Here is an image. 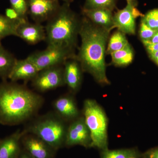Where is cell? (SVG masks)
I'll list each match as a JSON object with an SVG mask.
<instances>
[{"mask_svg":"<svg viewBox=\"0 0 158 158\" xmlns=\"http://www.w3.org/2000/svg\"><path fill=\"white\" fill-rule=\"evenodd\" d=\"M110 31L94 24L83 16L79 36L81 47L75 59L84 72L90 74L98 83L110 85L106 75V54Z\"/></svg>","mask_w":158,"mask_h":158,"instance_id":"obj_1","label":"cell"},{"mask_svg":"<svg viewBox=\"0 0 158 158\" xmlns=\"http://www.w3.org/2000/svg\"><path fill=\"white\" fill-rule=\"evenodd\" d=\"M44 98L24 85L4 81L0 84V123L16 125L34 118Z\"/></svg>","mask_w":158,"mask_h":158,"instance_id":"obj_2","label":"cell"},{"mask_svg":"<svg viewBox=\"0 0 158 158\" xmlns=\"http://www.w3.org/2000/svg\"><path fill=\"white\" fill-rule=\"evenodd\" d=\"M64 3L45 26V41L48 46L62 47L75 51L77 45L81 19Z\"/></svg>","mask_w":158,"mask_h":158,"instance_id":"obj_3","label":"cell"},{"mask_svg":"<svg viewBox=\"0 0 158 158\" xmlns=\"http://www.w3.org/2000/svg\"><path fill=\"white\" fill-rule=\"evenodd\" d=\"M67 123L55 112H49L34 117L23 130L39 137L57 151L65 146Z\"/></svg>","mask_w":158,"mask_h":158,"instance_id":"obj_4","label":"cell"},{"mask_svg":"<svg viewBox=\"0 0 158 158\" xmlns=\"http://www.w3.org/2000/svg\"><path fill=\"white\" fill-rule=\"evenodd\" d=\"M83 116L90 132L91 148L101 151L108 148V119L101 106L95 100H85Z\"/></svg>","mask_w":158,"mask_h":158,"instance_id":"obj_5","label":"cell"},{"mask_svg":"<svg viewBox=\"0 0 158 158\" xmlns=\"http://www.w3.org/2000/svg\"><path fill=\"white\" fill-rule=\"evenodd\" d=\"M75 51L70 49L47 46L45 49L35 52L27 58L33 62L38 70L64 65L69 59L76 58Z\"/></svg>","mask_w":158,"mask_h":158,"instance_id":"obj_6","label":"cell"},{"mask_svg":"<svg viewBox=\"0 0 158 158\" xmlns=\"http://www.w3.org/2000/svg\"><path fill=\"white\" fill-rule=\"evenodd\" d=\"M31 82L34 89L40 92H46L64 86L65 83L63 65L40 71Z\"/></svg>","mask_w":158,"mask_h":158,"instance_id":"obj_7","label":"cell"},{"mask_svg":"<svg viewBox=\"0 0 158 158\" xmlns=\"http://www.w3.org/2000/svg\"><path fill=\"white\" fill-rule=\"evenodd\" d=\"M69 123L66 132L65 146L80 145L87 148H91L90 132L84 116H81Z\"/></svg>","mask_w":158,"mask_h":158,"instance_id":"obj_8","label":"cell"},{"mask_svg":"<svg viewBox=\"0 0 158 158\" xmlns=\"http://www.w3.org/2000/svg\"><path fill=\"white\" fill-rule=\"evenodd\" d=\"M144 15L136 6L127 4L123 9L118 10L113 15L114 27L125 34L135 35L136 33V19Z\"/></svg>","mask_w":158,"mask_h":158,"instance_id":"obj_9","label":"cell"},{"mask_svg":"<svg viewBox=\"0 0 158 158\" xmlns=\"http://www.w3.org/2000/svg\"><path fill=\"white\" fill-rule=\"evenodd\" d=\"M28 14L34 22H47L55 14L61 5L57 0H27Z\"/></svg>","mask_w":158,"mask_h":158,"instance_id":"obj_10","label":"cell"},{"mask_svg":"<svg viewBox=\"0 0 158 158\" xmlns=\"http://www.w3.org/2000/svg\"><path fill=\"white\" fill-rule=\"evenodd\" d=\"M23 149L34 158H54L56 151L39 137L26 133L21 139Z\"/></svg>","mask_w":158,"mask_h":158,"instance_id":"obj_11","label":"cell"},{"mask_svg":"<svg viewBox=\"0 0 158 158\" xmlns=\"http://www.w3.org/2000/svg\"><path fill=\"white\" fill-rule=\"evenodd\" d=\"M73 95L71 93L64 94L53 102L54 112L67 123H70L81 116Z\"/></svg>","mask_w":158,"mask_h":158,"instance_id":"obj_12","label":"cell"},{"mask_svg":"<svg viewBox=\"0 0 158 158\" xmlns=\"http://www.w3.org/2000/svg\"><path fill=\"white\" fill-rule=\"evenodd\" d=\"M65 85L70 93L74 94L80 90L82 85L83 73L81 67L75 58L69 59L63 65Z\"/></svg>","mask_w":158,"mask_h":158,"instance_id":"obj_13","label":"cell"},{"mask_svg":"<svg viewBox=\"0 0 158 158\" xmlns=\"http://www.w3.org/2000/svg\"><path fill=\"white\" fill-rule=\"evenodd\" d=\"M17 37L31 45L45 41V27L41 23L28 21L20 24L17 30Z\"/></svg>","mask_w":158,"mask_h":158,"instance_id":"obj_14","label":"cell"},{"mask_svg":"<svg viewBox=\"0 0 158 158\" xmlns=\"http://www.w3.org/2000/svg\"><path fill=\"white\" fill-rule=\"evenodd\" d=\"M39 72L37 67L27 58L16 60L13 68L9 73L8 78L11 82L19 80L28 82L32 81Z\"/></svg>","mask_w":158,"mask_h":158,"instance_id":"obj_15","label":"cell"},{"mask_svg":"<svg viewBox=\"0 0 158 158\" xmlns=\"http://www.w3.org/2000/svg\"><path fill=\"white\" fill-rule=\"evenodd\" d=\"M26 133L18 130L0 141V158H18L21 152V139Z\"/></svg>","mask_w":158,"mask_h":158,"instance_id":"obj_16","label":"cell"},{"mask_svg":"<svg viewBox=\"0 0 158 158\" xmlns=\"http://www.w3.org/2000/svg\"><path fill=\"white\" fill-rule=\"evenodd\" d=\"M83 16L93 23L94 24L111 31L115 28L113 23V11L107 9H86L82 8Z\"/></svg>","mask_w":158,"mask_h":158,"instance_id":"obj_17","label":"cell"},{"mask_svg":"<svg viewBox=\"0 0 158 158\" xmlns=\"http://www.w3.org/2000/svg\"><path fill=\"white\" fill-rule=\"evenodd\" d=\"M112 64L116 67H125L132 62L135 52L129 43L124 48L110 54Z\"/></svg>","mask_w":158,"mask_h":158,"instance_id":"obj_18","label":"cell"},{"mask_svg":"<svg viewBox=\"0 0 158 158\" xmlns=\"http://www.w3.org/2000/svg\"><path fill=\"white\" fill-rule=\"evenodd\" d=\"M17 59L9 52L0 43V77L8 78L10 72Z\"/></svg>","mask_w":158,"mask_h":158,"instance_id":"obj_19","label":"cell"},{"mask_svg":"<svg viewBox=\"0 0 158 158\" xmlns=\"http://www.w3.org/2000/svg\"><path fill=\"white\" fill-rule=\"evenodd\" d=\"M101 158H141V153L137 148H122L101 151Z\"/></svg>","mask_w":158,"mask_h":158,"instance_id":"obj_20","label":"cell"},{"mask_svg":"<svg viewBox=\"0 0 158 158\" xmlns=\"http://www.w3.org/2000/svg\"><path fill=\"white\" fill-rule=\"evenodd\" d=\"M126 35V34L117 30L110 36L107 45L106 53L110 55L126 46L129 43Z\"/></svg>","mask_w":158,"mask_h":158,"instance_id":"obj_21","label":"cell"},{"mask_svg":"<svg viewBox=\"0 0 158 158\" xmlns=\"http://www.w3.org/2000/svg\"><path fill=\"white\" fill-rule=\"evenodd\" d=\"M20 24L0 14V43L8 36H17V30Z\"/></svg>","mask_w":158,"mask_h":158,"instance_id":"obj_22","label":"cell"},{"mask_svg":"<svg viewBox=\"0 0 158 158\" xmlns=\"http://www.w3.org/2000/svg\"><path fill=\"white\" fill-rule=\"evenodd\" d=\"M116 8V0H86L83 9H107L113 11Z\"/></svg>","mask_w":158,"mask_h":158,"instance_id":"obj_23","label":"cell"},{"mask_svg":"<svg viewBox=\"0 0 158 158\" xmlns=\"http://www.w3.org/2000/svg\"><path fill=\"white\" fill-rule=\"evenodd\" d=\"M11 8L15 10L21 17L28 19V5L27 0H9Z\"/></svg>","mask_w":158,"mask_h":158,"instance_id":"obj_24","label":"cell"},{"mask_svg":"<svg viewBox=\"0 0 158 158\" xmlns=\"http://www.w3.org/2000/svg\"><path fill=\"white\" fill-rule=\"evenodd\" d=\"M141 20L150 28L158 32V9L148 11L142 17Z\"/></svg>","mask_w":158,"mask_h":158,"instance_id":"obj_25","label":"cell"},{"mask_svg":"<svg viewBox=\"0 0 158 158\" xmlns=\"http://www.w3.org/2000/svg\"><path fill=\"white\" fill-rule=\"evenodd\" d=\"M156 32L157 31L150 28L142 20H141L139 31V35L142 42L149 41L152 38Z\"/></svg>","mask_w":158,"mask_h":158,"instance_id":"obj_26","label":"cell"},{"mask_svg":"<svg viewBox=\"0 0 158 158\" xmlns=\"http://www.w3.org/2000/svg\"><path fill=\"white\" fill-rule=\"evenodd\" d=\"M5 15L9 19L19 24L28 21V19H25L21 17L19 15L15 10L11 8H7L5 10Z\"/></svg>","mask_w":158,"mask_h":158,"instance_id":"obj_27","label":"cell"},{"mask_svg":"<svg viewBox=\"0 0 158 158\" xmlns=\"http://www.w3.org/2000/svg\"><path fill=\"white\" fill-rule=\"evenodd\" d=\"M141 158H158V147L151 148L141 153Z\"/></svg>","mask_w":158,"mask_h":158,"instance_id":"obj_28","label":"cell"},{"mask_svg":"<svg viewBox=\"0 0 158 158\" xmlns=\"http://www.w3.org/2000/svg\"><path fill=\"white\" fill-rule=\"evenodd\" d=\"M142 43L148 54L158 52V43H152L148 41H143Z\"/></svg>","mask_w":158,"mask_h":158,"instance_id":"obj_29","label":"cell"},{"mask_svg":"<svg viewBox=\"0 0 158 158\" xmlns=\"http://www.w3.org/2000/svg\"><path fill=\"white\" fill-rule=\"evenodd\" d=\"M148 55L150 59L158 66V52Z\"/></svg>","mask_w":158,"mask_h":158,"instance_id":"obj_30","label":"cell"},{"mask_svg":"<svg viewBox=\"0 0 158 158\" xmlns=\"http://www.w3.org/2000/svg\"><path fill=\"white\" fill-rule=\"evenodd\" d=\"M18 158H34L23 149H22Z\"/></svg>","mask_w":158,"mask_h":158,"instance_id":"obj_31","label":"cell"},{"mask_svg":"<svg viewBox=\"0 0 158 158\" xmlns=\"http://www.w3.org/2000/svg\"><path fill=\"white\" fill-rule=\"evenodd\" d=\"M148 41L152 43H158V32H157L152 38Z\"/></svg>","mask_w":158,"mask_h":158,"instance_id":"obj_32","label":"cell"},{"mask_svg":"<svg viewBox=\"0 0 158 158\" xmlns=\"http://www.w3.org/2000/svg\"><path fill=\"white\" fill-rule=\"evenodd\" d=\"M127 4H130L133 6L137 7L138 5V1L137 0H126Z\"/></svg>","mask_w":158,"mask_h":158,"instance_id":"obj_33","label":"cell"},{"mask_svg":"<svg viewBox=\"0 0 158 158\" xmlns=\"http://www.w3.org/2000/svg\"><path fill=\"white\" fill-rule=\"evenodd\" d=\"M57 1H59V0H57ZM61 1H63L64 3H69V4H70L71 3L70 0H61Z\"/></svg>","mask_w":158,"mask_h":158,"instance_id":"obj_34","label":"cell"}]
</instances>
